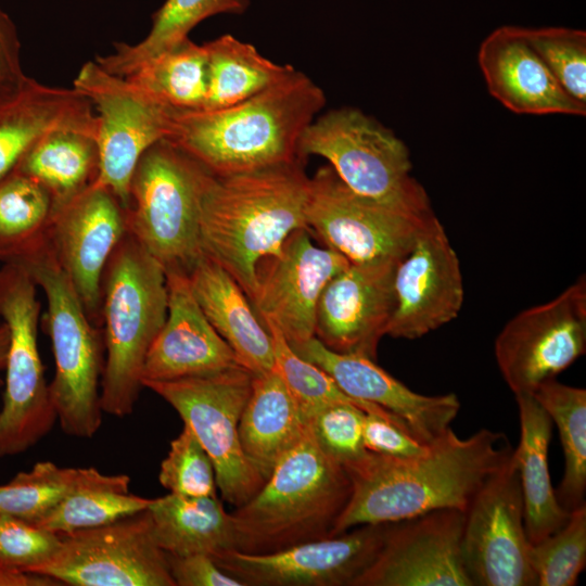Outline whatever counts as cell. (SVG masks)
Masks as SVG:
<instances>
[{"label": "cell", "instance_id": "cell-7", "mask_svg": "<svg viewBox=\"0 0 586 586\" xmlns=\"http://www.w3.org/2000/svg\"><path fill=\"white\" fill-rule=\"evenodd\" d=\"M211 171L166 140L148 149L131 177L127 231L163 267L187 276L204 254L200 202Z\"/></svg>", "mask_w": 586, "mask_h": 586}, {"label": "cell", "instance_id": "cell-20", "mask_svg": "<svg viewBox=\"0 0 586 586\" xmlns=\"http://www.w3.org/2000/svg\"><path fill=\"white\" fill-rule=\"evenodd\" d=\"M400 260L351 263L332 278L318 301L315 337L336 353L375 360L395 309L394 279Z\"/></svg>", "mask_w": 586, "mask_h": 586}, {"label": "cell", "instance_id": "cell-17", "mask_svg": "<svg viewBox=\"0 0 586 586\" xmlns=\"http://www.w3.org/2000/svg\"><path fill=\"white\" fill-rule=\"evenodd\" d=\"M126 233V209L109 189L95 183L55 207L46 231L56 260L99 328L105 266Z\"/></svg>", "mask_w": 586, "mask_h": 586}, {"label": "cell", "instance_id": "cell-35", "mask_svg": "<svg viewBox=\"0 0 586 586\" xmlns=\"http://www.w3.org/2000/svg\"><path fill=\"white\" fill-rule=\"evenodd\" d=\"M112 475L93 467L65 468L52 461H39L29 471L20 472L0 485V514L36 523L72 492L105 483Z\"/></svg>", "mask_w": 586, "mask_h": 586}, {"label": "cell", "instance_id": "cell-4", "mask_svg": "<svg viewBox=\"0 0 586 586\" xmlns=\"http://www.w3.org/2000/svg\"><path fill=\"white\" fill-rule=\"evenodd\" d=\"M352 484L308 428L285 453L264 485L231 513L234 549L263 555L332 536Z\"/></svg>", "mask_w": 586, "mask_h": 586}, {"label": "cell", "instance_id": "cell-43", "mask_svg": "<svg viewBox=\"0 0 586 586\" xmlns=\"http://www.w3.org/2000/svg\"><path fill=\"white\" fill-rule=\"evenodd\" d=\"M61 537L35 523L0 514V562L33 571L59 549Z\"/></svg>", "mask_w": 586, "mask_h": 586}, {"label": "cell", "instance_id": "cell-24", "mask_svg": "<svg viewBox=\"0 0 586 586\" xmlns=\"http://www.w3.org/2000/svg\"><path fill=\"white\" fill-rule=\"evenodd\" d=\"M477 61L489 93L517 114L586 115V104L557 81L523 27L501 26L481 43Z\"/></svg>", "mask_w": 586, "mask_h": 586}, {"label": "cell", "instance_id": "cell-32", "mask_svg": "<svg viewBox=\"0 0 586 586\" xmlns=\"http://www.w3.org/2000/svg\"><path fill=\"white\" fill-rule=\"evenodd\" d=\"M249 0H165L152 15L149 34L139 42L115 43L114 51L95 62L106 72L126 77L160 52L189 37L202 21L217 14H242Z\"/></svg>", "mask_w": 586, "mask_h": 586}, {"label": "cell", "instance_id": "cell-45", "mask_svg": "<svg viewBox=\"0 0 586 586\" xmlns=\"http://www.w3.org/2000/svg\"><path fill=\"white\" fill-rule=\"evenodd\" d=\"M31 79L22 67L21 42L16 27L0 7V105L18 97Z\"/></svg>", "mask_w": 586, "mask_h": 586}, {"label": "cell", "instance_id": "cell-40", "mask_svg": "<svg viewBox=\"0 0 586 586\" xmlns=\"http://www.w3.org/2000/svg\"><path fill=\"white\" fill-rule=\"evenodd\" d=\"M532 48L559 85L586 104V33L565 27L524 28Z\"/></svg>", "mask_w": 586, "mask_h": 586}, {"label": "cell", "instance_id": "cell-28", "mask_svg": "<svg viewBox=\"0 0 586 586\" xmlns=\"http://www.w3.org/2000/svg\"><path fill=\"white\" fill-rule=\"evenodd\" d=\"M307 428V417L275 370L254 377L239 422V438L245 456L265 479Z\"/></svg>", "mask_w": 586, "mask_h": 586}, {"label": "cell", "instance_id": "cell-21", "mask_svg": "<svg viewBox=\"0 0 586 586\" xmlns=\"http://www.w3.org/2000/svg\"><path fill=\"white\" fill-rule=\"evenodd\" d=\"M351 262L342 254L316 246L307 230L293 232L268 268H259L251 301L260 320L272 322L291 346L315 336L316 310L324 286Z\"/></svg>", "mask_w": 586, "mask_h": 586}, {"label": "cell", "instance_id": "cell-33", "mask_svg": "<svg viewBox=\"0 0 586 586\" xmlns=\"http://www.w3.org/2000/svg\"><path fill=\"white\" fill-rule=\"evenodd\" d=\"M532 395L558 428L564 470L555 494L560 506L571 512L586 504V390L552 379Z\"/></svg>", "mask_w": 586, "mask_h": 586}, {"label": "cell", "instance_id": "cell-16", "mask_svg": "<svg viewBox=\"0 0 586 586\" xmlns=\"http://www.w3.org/2000/svg\"><path fill=\"white\" fill-rule=\"evenodd\" d=\"M391 524H362L263 555L230 549L213 559L243 586H354L378 557Z\"/></svg>", "mask_w": 586, "mask_h": 586}, {"label": "cell", "instance_id": "cell-49", "mask_svg": "<svg viewBox=\"0 0 586 586\" xmlns=\"http://www.w3.org/2000/svg\"><path fill=\"white\" fill-rule=\"evenodd\" d=\"M2 385V380L0 379V386Z\"/></svg>", "mask_w": 586, "mask_h": 586}, {"label": "cell", "instance_id": "cell-23", "mask_svg": "<svg viewBox=\"0 0 586 586\" xmlns=\"http://www.w3.org/2000/svg\"><path fill=\"white\" fill-rule=\"evenodd\" d=\"M167 316L142 369V385L203 377L242 366L198 304L189 277L167 272Z\"/></svg>", "mask_w": 586, "mask_h": 586}, {"label": "cell", "instance_id": "cell-11", "mask_svg": "<svg viewBox=\"0 0 586 586\" xmlns=\"http://www.w3.org/2000/svg\"><path fill=\"white\" fill-rule=\"evenodd\" d=\"M434 215L360 195L330 165L310 178L308 231L351 263L403 259Z\"/></svg>", "mask_w": 586, "mask_h": 586}, {"label": "cell", "instance_id": "cell-25", "mask_svg": "<svg viewBox=\"0 0 586 586\" xmlns=\"http://www.w3.org/2000/svg\"><path fill=\"white\" fill-rule=\"evenodd\" d=\"M97 126L91 103L74 88L46 86L31 79L18 97L0 105V181L53 130L74 128L97 136Z\"/></svg>", "mask_w": 586, "mask_h": 586}, {"label": "cell", "instance_id": "cell-41", "mask_svg": "<svg viewBox=\"0 0 586 586\" xmlns=\"http://www.w3.org/2000/svg\"><path fill=\"white\" fill-rule=\"evenodd\" d=\"M158 481L170 494L184 497L217 496L214 464L191 429L183 424L160 467Z\"/></svg>", "mask_w": 586, "mask_h": 586}, {"label": "cell", "instance_id": "cell-46", "mask_svg": "<svg viewBox=\"0 0 586 586\" xmlns=\"http://www.w3.org/2000/svg\"><path fill=\"white\" fill-rule=\"evenodd\" d=\"M167 558L175 586H243L207 555H167Z\"/></svg>", "mask_w": 586, "mask_h": 586}, {"label": "cell", "instance_id": "cell-31", "mask_svg": "<svg viewBox=\"0 0 586 586\" xmlns=\"http://www.w3.org/2000/svg\"><path fill=\"white\" fill-rule=\"evenodd\" d=\"M207 60V94L202 110H219L240 103L273 86L295 68L262 55L256 48L232 35L203 44Z\"/></svg>", "mask_w": 586, "mask_h": 586}, {"label": "cell", "instance_id": "cell-38", "mask_svg": "<svg viewBox=\"0 0 586 586\" xmlns=\"http://www.w3.org/2000/svg\"><path fill=\"white\" fill-rule=\"evenodd\" d=\"M262 322L271 339L273 370L280 375L307 419L322 406L334 403H351L361 408L366 413L383 417L406 431L400 422L386 410L371 408L346 395L321 368L296 354L272 322L268 320H262Z\"/></svg>", "mask_w": 586, "mask_h": 586}, {"label": "cell", "instance_id": "cell-2", "mask_svg": "<svg viewBox=\"0 0 586 586\" xmlns=\"http://www.w3.org/2000/svg\"><path fill=\"white\" fill-rule=\"evenodd\" d=\"M304 161L229 176L211 174L200 202L203 254L221 266L253 300L265 258L307 230L310 178ZM309 232V231H308Z\"/></svg>", "mask_w": 586, "mask_h": 586}, {"label": "cell", "instance_id": "cell-5", "mask_svg": "<svg viewBox=\"0 0 586 586\" xmlns=\"http://www.w3.org/2000/svg\"><path fill=\"white\" fill-rule=\"evenodd\" d=\"M167 316L163 267L127 231L102 278L101 329L105 365L100 386L103 412L132 413L146 354Z\"/></svg>", "mask_w": 586, "mask_h": 586}, {"label": "cell", "instance_id": "cell-48", "mask_svg": "<svg viewBox=\"0 0 586 586\" xmlns=\"http://www.w3.org/2000/svg\"><path fill=\"white\" fill-rule=\"evenodd\" d=\"M9 346V329L3 322L0 326V370L4 369Z\"/></svg>", "mask_w": 586, "mask_h": 586}, {"label": "cell", "instance_id": "cell-44", "mask_svg": "<svg viewBox=\"0 0 586 586\" xmlns=\"http://www.w3.org/2000/svg\"><path fill=\"white\" fill-rule=\"evenodd\" d=\"M362 437L368 451L394 458L417 457L430 446L390 420L371 413L365 415Z\"/></svg>", "mask_w": 586, "mask_h": 586}, {"label": "cell", "instance_id": "cell-18", "mask_svg": "<svg viewBox=\"0 0 586 586\" xmlns=\"http://www.w3.org/2000/svg\"><path fill=\"white\" fill-rule=\"evenodd\" d=\"M464 518L461 510L438 509L392 522L354 586H473L461 553Z\"/></svg>", "mask_w": 586, "mask_h": 586}, {"label": "cell", "instance_id": "cell-3", "mask_svg": "<svg viewBox=\"0 0 586 586\" xmlns=\"http://www.w3.org/2000/svg\"><path fill=\"white\" fill-rule=\"evenodd\" d=\"M324 104L322 89L294 69L234 105L175 111L164 140L215 176L305 162L300 151L302 138Z\"/></svg>", "mask_w": 586, "mask_h": 586}, {"label": "cell", "instance_id": "cell-30", "mask_svg": "<svg viewBox=\"0 0 586 586\" xmlns=\"http://www.w3.org/2000/svg\"><path fill=\"white\" fill-rule=\"evenodd\" d=\"M14 171L40 182L51 193L55 208L84 192L97 180V136L74 128L53 130L29 150Z\"/></svg>", "mask_w": 586, "mask_h": 586}, {"label": "cell", "instance_id": "cell-37", "mask_svg": "<svg viewBox=\"0 0 586 586\" xmlns=\"http://www.w3.org/2000/svg\"><path fill=\"white\" fill-rule=\"evenodd\" d=\"M54 211L51 193L34 178L13 171L0 181V260L9 262L46 234Z\"/></svg>", "mask_w": 586, "mask_h": 586}, {"label": "cell", "instance_id": "cell-8", "mask_svg": "<svg viewBox=\"0 0 586 586\" xmlns=\"http://www.w3.org/2000/svg\"><path fill=\"white\" fill-rule=\"evenodd\" d=\"M301 155L326 158L354 192L417 211H432L424 188L410 175L407 145L388 128L355 107L331 110L307 127Z\"/></svg>", "mask_w": 586, "mask_h": 586}, {"label": "cell", "instance_id": "cell-14", "mask_svg": "<svg viewBox=\"0 0 586 586\" xmlns=\"http://www.w3.org/2000/svg\"><path fill=\"white\" fill-rule=\"evenodd\" d=\"M586 352V278L549 302L524 309L498 333L494 354L502 379L517 395L556 379Z\"/></svg>", "mask_w": 586, "mask_h": 586}, {"label": "cell", "instance_id": "cell-15", "mask_svg": "<svg viewBox=\"0 0 586 586\" xmlns=\"http://www.w3.org/2000/svg\"><path fill=\"white\" fill-rule=\"evenodd\" d=\"M464 513L461 553L472 585L537 586L513 451L479 489Z\"/></svg>", "mask_w": 586, "mask_h": 586}, {"label": "cell", "instance_id": "cell-26", "mask_svg": "<svg viewBox=\"0 0 586 586\" xmlns=\"http://www.w3.org/2000/svg\"><path fill=\"white\" fill-rule=\"evenodd\" d=\"M188 277L202 311L239 362L255 375L272 371L269 332L238 282L205 255Z\"/></svg>", "mask_w": 586, "mask_h": 586}, {"label": "cell", "instance_id": "cell-12", "mask_svg": "<svg viewBox=\"0 0 586 586\" xmlns=\"http://www.w3.org/2000/svg\"><path fill=\"white\" fill-rule=\"evenodd\" d=\"M73 88L88 99L97 115L99 174L94 183L109 189L126 209L135 168L148 149L166 139L175 110L95 61L80 67Z\"/></svg>", "mask_w": 586, "mask_h": 586}, {"label": "cell", "instance_id": "cell-13", "mask_svg": "<svg viewBox=\"0 0 586 586\" xmlns=\"http://www.w3.org/2000/svg\"><path fill=\"white\" fill-rule=\"evenodd\" d=\"M59 535L56 552L30 572L72 586H175L148 509Z\"/></svg>", "mask_w": 586, "mask_h": 586}, {"label": "cell", "instance_id": "cell-36", "mask_svg": "<svg viewBox=\"0 0 586 586\" xmlns=\"http://www.w3.org/2000/svg\"><path fill=\"white\" fill-rule=\"evenodd\" d=\"M130 477L113 474L101 484L80 487L35 524L58 534L109 524L146 510L152 499L129 492Z\"/></svg>", "mask_w": 586, "mask_h": 586}, {"label": "cell", "instance_id": "cell-39", "mask_svg": "<svg viewBox=\"0 0 586 586\" xmlns=\"http://www.w3.org/2000/svg\"><path fill=\"white\" fill-rule=\"evenodd\" d=\"M537 586H574L586 565V504L565 524L531 546Z\"/></svg>", "mask_w": 586, "mask_h": 586}, {"label": "cell", "instance_id": "cell-22", "mask_svg": "<svg viewBox=\"0 0 586 586\" xmlns=\"http://www.w3.org/2000/svg\"><path fill=\"white\" fill-rule=\"evenodd\" d=\"M292 348L328 373L346 395L371 408L386 410L423 444H432L451 429L460 410L456 394L429 396L416 393L373 359L336 353L315 336Z\"/></svg>", "mask_w": 586, "mask_h": 586}, {"label": "cell", "instance_id": "cell-10", "mask_svg": "<svg viewBox=\"0 0 586 586\" xmlns=\"http://www.w3.org/2000/svg\"><path fill=\"white\" fill-rule=\"evenodd\" d=\"M254 377L238 366L209 375L143 383L191 429L214 464L222 500L235 508L250 500L266 481L245 456L239 438V422Z\"/></svg>", "mask_w": 586, "mask_h": 586}, {"label": "cell", "instance_id": "cell-29", "mask_svg": "<svg viewBox=\"0 0 586 586\" xmlns=\"http://www.w3.org/2000/svg\"><path fill=\"white\" fill-rule=\"evenodd\" d=\"M148 511L158 546L173 556L209 557L234 549L231 513L213 497L168 494L152 499Z\"/></svg>", "mask_w": 586, "mask_h": 586}, {"label": "cell", "instance_id": "cell-1", "mask_svg": "<svg viewBox=\"0 0 586 586\" xmlns=\"http://www.w3.org/2000/svg\"><path fill=\"white\" fill-rule=\"evenodd\" d=\"M502 432L481 429L459 438L453 429L412 458L366 451L344 466L352 484L333 535L362 524L398 522L433 510L463 512L512 455Z\"/></svg>", "mask_w": 586, "mask_h": 586}, {"label": "cell", "instance_id": "cell-47", "mask_svg": "<svg viewBox=\"0 0 586 586\" xmlns=\"http://www.w3.org/2000/svg\"><path fill=\"white\" fill-rule=\"evenodd\" d=\"M55 579L0 562V586H55Z\"/></svg>", "mask_w": 586, "mask_h": 586}, {"label": "cell", "instance_id": "cell-6", "mask_svg": "<svg viewBox=\"0 0 586 586\" xmlns=\"http://www.w3.org/2000/svg\"><path fill=\"white\" fill-rule=\"evenodd\" d=\"M5 263L24 268L47 300L43 324L50 336L54 375L51 400L62 431L91 438L102 425L100 386L105 365L102 329L92 323L46 234Z\"/></svg>", "mask_w": 586, "mask_h": 586}, {"label": "cell", "instance_id": "cell-27", "mask_svg": "<svg viewBox=\"0 0 586 586\" xmlns=\"http://www.w3.org/2000/svg\"><path fill=\"white\" fill-rule=\"evenodd\" d=\"M520 440L513 449L524 504V521L531 544L561 528L571 512L557 500L548 467L552 421L533 395H517Z\"/></svg>", "mask_w": 586, "mask_h": 586}, {"label": "cell", "instance_id": "cell-34", "mask_svg": "<svg viewBox=\"0 0 586 586\" xmlns=\"http://www.w3.org/2000/svg\"><path fill=\"white\" fill-rule=\"evenodd\" d=\"M125 78L175 111L202 110L207 94L205 48L188 37Z\"/></svg>", "mask_w": 586, "mask_h": 586}, {"label": "cell", "instance_id": "cell-9", "mask_svg": "<svg viewBox=\"0 0 586 586\" xmlns=\"http://www.w3.org/2000/svg\"><path fill=\"white\" fill-rule=\"evenodd\" d=\"M37 284L13 263L0 268V317L9 329L0 409V458L25 453L58 421L41 362Z\"/></svg>", "mask_w": 586, "mask_h": 586}, {"label": "cell", "instance_id": "cell-42", "mask_svg": "<svg viewBox=\"0 0 586 586\" xmlns=\"http://www.w3.org/2000/svg\"><path fill=\"white\" fill-rule=\"evenodd\" d=\"M366 412L351 403L322 406L308 417V424L319 446L343 467L364 456Z\"/></svg>", "mask_w": 586, "mask_h": 586}, {"label": "cell", "instance_id": "cell-19", "mask_svg": "<svg viewBox=\"0 0 586 586\" xmlns=\"http://www.w3.org/2000/svg\"><path fill=\"white\" fill-rule=\"evenodd\" d=\"M395 309L386 335L415 340L457 318L463 304L460 262L434 215L398 263Z\"/></svg>", "mask_w": 586, "mask_h": 586}]
</instances>
